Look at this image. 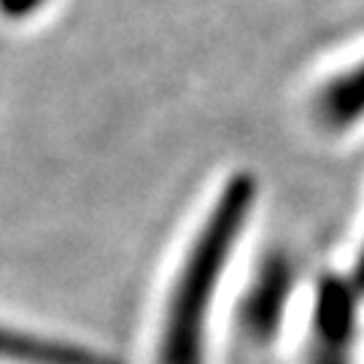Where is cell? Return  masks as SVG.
I'll return each instance as SVG.
<instances>
[{
	"mask_svg": "<svg viewBox=\"0 0 364 364\" xmlns=\"http://www.w3.org/2000/svg\"><path fill=\"white\" fill-rule=\"evenodd\" d=\"M316 119L326 130H348L364 119V60L340 70L316 92Z\"/></svg>",
	"mask_w": 364,
	"mask_h": 364,
	"instance_id": "3",
	"label": "cell"
},
{
	"mask_svg": "<svg viewBox=\"0 0 364 364\" xmlns=\"http://www.w3.org/2000/svg\"><path fill=\"white\" fill-rule=\"evenodd\" d=\"M3 351L22 364H122L111 353L68 340H52L30 332H6Z\"/></svg>",
	"mask_w": 364,
	"mask_h": 364,
	"instance_id": "4",
	"label": "cell"
},
{
	"mask_svg": "<svg viewBox=\"0 0 364 364\" xmlns=\"http://www.w3.org/2000/svg\"><path fill=\"white\" fill-rule=\"evenodd\" d=\"M356 289L351 281L326 278L313 305L311 364H348L356 324Z\"/></svg>",
	"mask_w": 364,
	"mask_h": 364,
	"instance_id": "2",
	"label": "cell"
},
{
	"mask_svg": "<svg viewBox=\"0 0 364 364\" xmlns=\"http://www.w3.org/2000/svg\"><path fill=\"white\" fill-rule=\"evenodd\" d=\"M43 0H3V9L9 16H30Z\"/></svg>",
	"mask_w": 364,
	"mask_h": 364,
	"instance_id": "5",
	"label": "cell"
},
{
	"mask_svg": "<svg viewBox=\"0 0 364 364\" xmlns=\"http://www.w3.org/2000/svg\"><path fill=\"white\" fill-rule=\"evenodd\" d=\"M254 197L257 181L248 173H235L213 200L170 289L156 348L159 364H205L210 302L251 216Z\"/></svg>",
	"mask_w": 364,
	"mask_h": 364,
	"instance_id": "1",
	"label": "cell"
}]
</instances>
